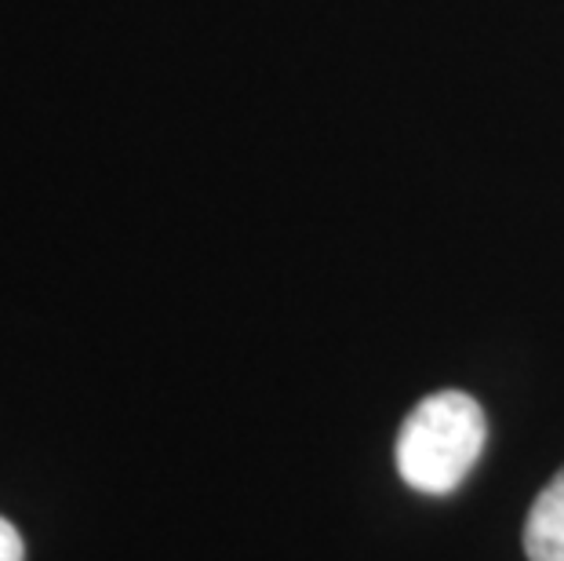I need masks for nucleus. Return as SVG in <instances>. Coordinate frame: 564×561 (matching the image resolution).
<instances>
[{
	"instance_id": "1",
	"label": "nucleus",
	"mask_w": 564,
	"mask_h": 561,
	"mask_svg": "<svg viewBox=\"0 0 564 561\" xmlns=\"http://www.w3.org/2000/svg\"><path fill=\"white\" fill-rule=\"evenodd\" d=\"M485 434V412L470 393H430L408 412L398 434V474L419 493H455L481 460Z\"/></svg>"
},
{
	"instance_id": "2",
	"label": "nucleus",
	"mask_w": 564,
	"mask_h": 561,
	"mask_svg": "<svg viewBox=\"0 0 564 561\" xmlns=\"http://www.w3.org/2000/svg\"><path fill=\"white\" fill-rule=\"evenodd\" d=\"M524 554L528 561H564V467L528 510Z\"/></svg>"
},
{
	"instance_id": "3",
	"label": "nucleus",
	"mask_w": 564,
	"mask_h": 561,
	"mask_svg": "<svg viewBox=\"0 0 564 561\" xmlns=\"http://www.w3.org/2000/svg\"><path fill=\"white\" fill-rule=\"evenodd\" d=\"M22 558H26V547H22L19 529L0 518V561H22Z\"/></svg>"
}]
</instances>
